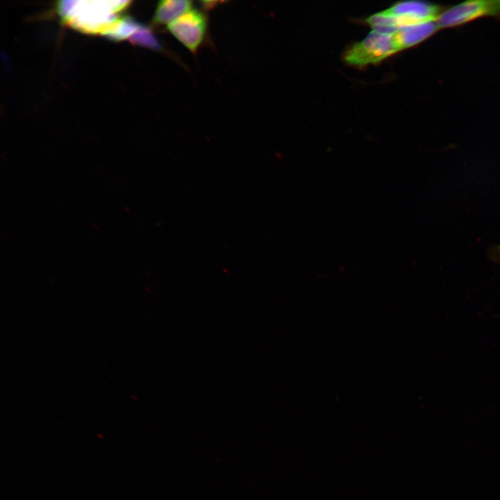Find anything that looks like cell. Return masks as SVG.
I'll list each match as a JSON object with an SVG mask.
<instances>
[{
  "label": "cell",
  "mask_w": 500,
  "mask_h": 500,
  "mask_svg": "<svg viewBox=\"0 0 500 500\" xmlns=\"http://www.w3.org/2000/svg\"><path fill=\"white\" fill-rule=\"evenodd\" d=\"M436 22H428L401 28L391 33L398 51L415 45L428 38L438 29Z\"/></svg>",
  "instance_id": "8992f818"
},
{
  "label": "cell",
  "mask_w": 500,
  "mask_h": 500,
  "mask_svg": "<svg viewBox=\"0 0 500 500\" xmlns=\"http://www.w3.org/2000/svg\"><path fill=\"white\" fill-rule=\"evenodd\" d=\"M500 13V1H469L450 8L436 19L438 28L458 26L475 18Z\"/></svg>",
  "instance_id": "5b68a950"
},
{
  "label": "cell",
  "mask_w": 500,
  "mask_h": 500,
  "mask_svg": "<svg viewBox=\"0 0 500 500\" xmlns=\"http://www.w3.org/2000/svg\"><path fill=\"white\" fill-rule=\"evenodd\" d=\"M129 1H60L58 10L63 20L85 33L108 32L119 19L115 13L124 8Z\"/></svg>",
  "instance_id": "6da1fadb"
},
{
  "label": "cell",
  "mask_w": 500,
  "mask_h": 500,
  "mask_svg": "<svg viewBox=\"0 0 500 500\" xmlns=\"http://www.w3.org/2000/svg\"><path fill=\"white\" fill-rule=\"evenodd\" d=\"M128 39L134 44L141 45L143 47H149L153 49L159 50L161 49V45L156 39V36L153 34L151 30L142 26L138 25L136 30L133 34L128 38Z\"/></svg>",
  "instance_id": "ba28073f"
},
{
  "label": "cell",
  "mask_w": 500,
  "mask_h": 500,
  "mask_svg": "<svg viewBox=\"0 0 500 500\" xmlns=\"http://www.w3.org/2000/svg\"><path fill=\"white\" fill-rule=\"evenodd\" d=\"M167 28L182 44L195 53L204 40L207 20L202 12L191 9L171 22Z\"/></svg>",
  "instance_id": "277c9868"
},
{
  "label": "cell",
  "mask_w": 500,
  "mask_h": 500,
  "mask_svg": "<svg viewBox=\"0 0 500 500\" xmlns=\"http://www.w3.org/2000/svg\"><path fill=\"white\" fill-rule=\"evenodd\" d=\"M192 1L187 0L160 1L153 16V23L158 25H168L176 19L190 10Z\"/></svg>",
  "instance_id": "52a82bcc"
},
{
  "label": "cell",
  "mask_w": 500,
  "mask_h": 500,
  "mask_svg": "<svg viewBox=\"0 0 500 500\" xmlns=\"http://www.w3.org/2000/svg\"><path fill=\"white\" fill-rule=\"evenodd\" d=\"M439 12L438 6L428 3L401 1L370 16L366 22L374 31L390 34L401 28L436 21Z\"/></svg>",
  "instance_id": "7a4b0ae2"
},
{
  "label": "cell",
  "mask_w": 500,
  "mask_h": 500,
  "mask_svg": "<svg viewBox=\"0 0 500 500\" xmlns=\"http://www.w3.org/2000/svg\"><path fill=\"white\" fill-rule=\"evenodd\" d=\"M397 51L391 33L372 30L365 39L345 52L344 60L349 65L360 67L378 62Z\"/></svg>",
  "instance_id": "3957f363"
}]
</instances>
